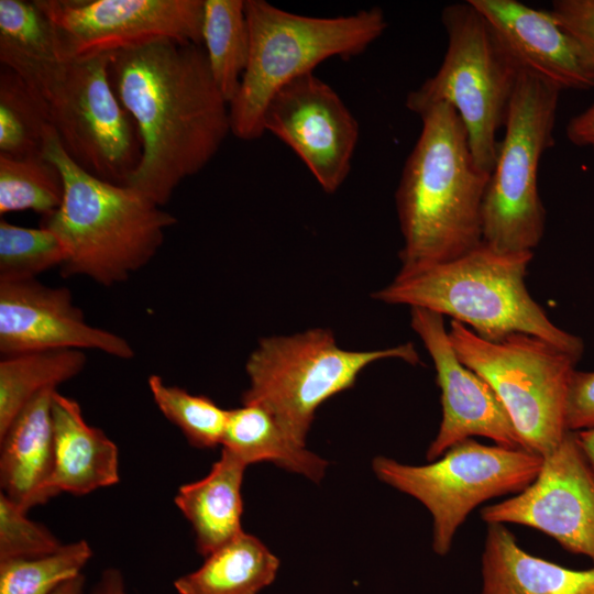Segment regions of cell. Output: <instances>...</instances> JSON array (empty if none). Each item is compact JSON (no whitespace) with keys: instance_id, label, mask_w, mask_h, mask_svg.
<instances>
[{"instance_id":"obj_1","label":"cell","mask_w":594,"mask_h":594,"mask_svg":"<svg viewBox=\"0 0 594 594\" xmlns=\"http://www.w3.org/2000/svg\"><path fill=\"white\" fill-rule=\"evenodd\" d=\"M109 77L142 147L125 186L162 207L218 153L231 132L229 103L199 44L167 40L113 53Z\"/></svg>"},{"instance_id":"obj_2","label":"cell","mask_w":594,"mask_h":594,"mask_svg":"<svg viewBox=\"0 0 594 594\" xmlns=\"http://www.w3.org/2000/svg\"><path fill=\"white\" fill-rule=\"evenodd\" d=\"M417 116L421 131L395 194L404 240L399 272L449 262L483 242L482 204L490 174L476 165L460 116L448 103Z\"/></svg>"},{"instance_id":"obj_3","label":"cell","mask_w":594,"mask_h":594,"mask_svg":"<svg viewBox=\"0 0 594 594\" xmlns=\"http://www.w3.org/2000/svg\"><path fill=\"white\" fill-rule=\"evenodd\" d=\"M43 154L64 179L61 207L42 220L67 248L62 275L85 276L110 287L147 265L176 218L141 191L82 169L64 150L52 125L44 133Z\"/></svg>"},{"instance_id":"obj_4","label":"cell","mask_w":594,"mask_h":594,"mask_svg":"<svg viewBox=\"0 0 594 594\" xmlns=\"http://www.w3.org/2000/svg\"><path fill=\"white\" fill-rule=\"evenodd\" d=\"M532 257L534 252H502L482 242L449 262L398 272L373 298L450 316L488 341L515 332L536 336L580 360L583 340L556 326L527 289Z\"/></svg>"},{"instance_id":"obj_5","label":"cell","mask_w":594,"mask_h":594,"mask_svg":"<svg viewBox=\"0 0 594 594\" xmlns=\"http://www.w3.org/2000/svg\"><path fill=\"white\" fill-rule=\"evenodd\" d=\"M111 54L41 58L0 38V61L18 73L44 107L69 157L89 174L127 185L141 158L136 127L109 77Z\"/></svg>"},{"instance_id":"obj_6","label":"cell","mask_w":594,"mask_h":594,"mask_svg":"<svg viewBox=\"0 0 594 594\" xmlns=\"http://www.w3.org/2000/svg\"><path fill=\"white\" fill-rule=\"evenodd\" d=\"M250 55L240 88L229 105L231 133L251 141L264 133L273 96L323 61L363 53L386 30L378 7L332 18L301 15L265 0H245Z\"/></svg>"},{"instance_id":"obj_7","label":"cell","mask_w":594,"mask_h":594,"mask_svg":"<svg viewBox=\"0 0 594 594\" xmlns=\"http://www.w3.org/2000/svg\"><path fill=\"white\" fill-rule=\"evenodd\" d=\"M441 21L448 40L442 63L405 103L416 114L450 105L465 127L476 165L491 174L520 69L470 0L444 7Z\"/></svg>"},{"instance_id":"obj_8","label":"cell","mask_w":594,"mask_h":594,"mask_svg":"<svg viewBox=\"0 0 594 594\" xmlns=\"http://www.w3.org/2000/svg\"><path fill=\"white\" fill-rule=\"evenodd\" d=\"M385 359L420 362L411 342L346 350L338 345L331 330L322 328L262 338L245 363L249 387L241 400L266 409L295 441L306 446L319 406L351 388L370 364Z\"/></svg>"},{"instance_id":"obj_9","label":"cell","mask_w":594,"mask_h":594,"mask_svg":"<svg viewBox=\"0 0 594 594\" xmlns=\"http://www.w3.org/2000/svg\"><path fill=\"white\" fill-rule=\"evenodd\" d=\"M561 91L520 70L482 204L483 242L502 252H534L546 228L538 190L542 155L554 145Z\"/></svg>"},{"instance_id":"obj_10","label":"cell","mask_w":594,"mask_h":594,"mask_svg":"<svg viewBox=\"0 0 594 594\" xmlns=\"http://www.w3.org/2000/svg\"><path fill=\"white\" fill-rule=\"evenodd\" d=\"M448 332L459 360L503 403L525 449L543 457L557 448L569 432L566 398L579 359L527 333L488 341L455 320Z\"/></svg>"},{"instance_id":"obj_11","label":"cell","mask_w":594,"mask_h":594,"mask_svg":"<svg viewBox=\"0 0 594 594\" xmlns=\"http://www.w3.org/2000/svg\"><path fill=\"white\" fill-rule=\"evenodd\" d=\"M542 461L526 449L487 446L469 438L428 464L409 465L378 455L372 469L380 481L428 509L432 549L446 556L473 509L488 499L524 491L537 477Z\"/></svg>"},{"instance_id":"obj_12","label":"cell","mask_w":594,"mask_h":594,"mask_svg":"<svg viewBox=\"0 0 594 594\" xmlns=\"http://www.w3.org/2000/svg\"><path fill=\"white\" fill-rule=\"evenodd\" d=\"M65 58L113 54L160 41L202 45L204 0H35Z\"/></svg>"},{"instance_id":"obj_13","label":"cell","mask_w":594,"mask_h":594,"mask_svg":"<svg viewBox=\"0 0 594 594\" xmlns=\"http://www.w3.org/2000/svg\"><path fill=\"white\" fill-rule=\"evenodd\" d=\"M542 458L530 485L485 506L481 518L486 524H518L540 530L594 564V471L571 431Z\"/></svg>"},{"instance_id":"obj_14","label":"cell","mask_w":594,"mask_h":594,"mask_svg":"<svg viewBox=\"0 0 594 594\" xmlns=\"http://www.w3.org/2000/svg\"><path fill=\"white\" fill-rule=\"evenodd\" d=\"M264 130L300 157L326 193L337 191L350 174L359 123L339 95L314 73L273 96Z\"/></svg>"},{"instance_id":"obj_15","label":"cell","mask_w":594,"mask_h":594,"mask_svg":"<svg viewBox=\"0 0 594 594\" xmlns=\"http://www.w3.org/2000/svg\"><path fill=\"white\" fill-rule=\"evenodd\" d=\"M410 326L424 342L441 391L442 420L427 450L429 462L472 437H485L495 444L525 449L503 403L475 372L458 358L443 322L435 311L411 307Z\"/></svg>"},{"instance_id":"obj_16","label":"cell","mask_w":594,"mask_h":594,"mask_svg":"<svg viewBox=\"0 0 594 594\" xmlns=\"http://www.w3.org/2000/svg\"><path fill=\"white\" fill-rule=\"evenodd\" d=\"M54 350H97L129 360V341L94 327L85 319L68 288L37 279L0 283L1 356Z\"/></svg>"},{"instance_id":"obj_17","label":"cell","mask_w":594,"mask_h":594,"mask_svg":"<svg viewBox=\"0 0 594 594\" xmlns=\"http://www.w3.org/2000/svg\"><path fill=\"white\" fill-rule=\"evenodd\" d=\"M520 70L562 90L594 88V67L549 11L517 0H470Z\"/></svg>"},{"instance_id":"obj_18","label":"cell","mask_w":594,"mask_h":594,"mask_svg":"<svg viewBox=\"0 0 594 594\" xmlns=\"http://www.w3.org/2000/svg\"><path fill=\"white\" fill-rule=\"evenodd\" d=\"M48 388L33 397L0 436V485L11 501L29 510L56 496L53 395Z\"/></svg>"},{"instance_id":"obj_19","label":"cell","mask_w":594,"mask_h":594,"mask_svg":"<svg viewBox=\"0 0 594 594\" xmlns=\"http://www.w3.org/2000/svg\"><path fill=\"white\" fill-rule=\"evenodd\" d=\"M55 494L85 495L120 481L119 451L106 433L88 425L79 404L57 391L52 400Z\"/></svg>"},{"instance_id":"obj_20","label":"cell","mask_w":594,"mask_h":594,"mask_svg":"<svg viewBox=\"0 0 594 594\" xmlns=\"http://www.w3.org/2000/svg\"><path fill=\"white\" fill-rule=\"evenodd\" d=\"M481 594H594V566L573 570L534 557L503 524H487Z\"/></svg>"},{"instance_id":"obj_21","label":"cell","mask_w":594,"mask_h":594,"mask_svg":"<svg viewBox=\"0 0 594 594\" xmlns=\"http://www.w3.org/2000/svg\"><path fill=\"white\" fill-rule=\"evenodd\" d=\"M246 464L222 448L202 479L182 485L174 502L195 532L198 553H209L243 532L241 487Z\"/></svg>"},{"instance_id":"obj_22","label":"cell","mask_w":594,"mask_h":594,"mask_svg":"<svg viewBox=\"0 0 594 594\" xmlns=\"http://www.w3.org/2000/svg\"><path fill=\"white\" fill-rule=\"evenodd\" d=\"M246 465L271 462L315 483L324 476L328 462L295 441L263 407L242 404L228 409V420L221 442Z\"/></svg>"},{"instance_id":"obj_23","label":"cell","mask_w":594,"mask_h":594,"mask_svg":"<svg viewBox=\"0 0 594 594\" xmlns=\"http://www.w3.org/2000/svg\"><path fill=\"white\" fill-rule=\"evenodd\" d=\"M174 582L178 594H258L273 583L278 558L255 536L242 532Z\"/></svg>"},{"instance_id":"obj_24","label":"cell","mask_w":594,"mask_h":594,"mask_svg":"<svg viewBox=\"0 0 594 594\" xmlns=\"http://www.w3.org/2000/svg\"><path fill=\"white\" fill-rule=\"evenodd\" d=\"M81 350L32 352L0 360V436L41 392L77 376L86 366Z\"/></svg>"},{"instance_id":"obj_25","label":"cell","mask_w":594,"mask_h":594,"mask_svg":"<svg viewBox=\"0 0 594 594\" xmlns=\"http://www.w3.org/2000/svg\"><path fill=\"white\" fill-rule=\"evenodd\" d=\"M202 46L212 79L230 105L250 55L245 0H204Z\"/></svg>"},{"instance_id":"obj_26","label":"cell","mask_w":594,"mask_h":594,"mask_svg":"<svg viewBox=\"0 0 594 594\" xmlns=\"http://www.w3.org/2000/svg\"><path fill=\"white\" fill-rule=\"evenodd\" d=\"M64 179L44 154L21 158L0 155V213L32 210L43 218L62 205Z\"/></svg>"},{"instance_id":"obj_27","label":"cell","mask_w":594,"mask_h":594,"mask_svg":"<svg viewBox=\"0 0 594 594\" xmlns=\"http://www.w3.org/2000/svg\"><path fill=\"white\" fill-rule=\"evenodd\" d=\"M50 125L43 105L14 70L0 73V155L21 158L42 154Z\"/></svg>"},{"instance_id":"obj_28","label":"cell","mask_w":594,"mask_h":594,"mask_svg":"<svg viewBox=\"0 0 594 594\" xmlns=\"http://www.w3.org/2000/svg\"><path fill=\"white\" fill-rule=\"evenodd\" d=\"M152 397L167 420L180 429L187 441L198 449H212L221 444L228 409L204 395L167 385L158 375L147 381Z\"/></svg>"},{"instance_id":"obj_29","label":"cell","mask_w":594,"mask_h":594,"mask_svg":"<svg viewBox=\"0 0 594 594\" xmlns=\"http://www.w3.org/2000/svg\"><path fill=\"white\" fill-rule=\"evenodd\" d=\"M91 556L88 542L78 540L41 557L0 561V594H51L81 574Z\"/></svg>"},{"instance_id":"obj_30","label":"cell","mask_w":594,"mask_h":594,"mask_svg":"<svg viewBox=\"0 0 594 594\" xmlns=\"http://www.w3.org/2000/svg\"><path fill=\"white\" fill-rule=\"evenodd\" d=\"M68 251L51 229L25 228L0 220V283L36 277L67 260Z\"/></svg>"},{"instance_id":"obj_31","label":"cell","mask_w":594,"mask_h":594,"mask_svg":"<svg viewBox=\"0 0 594 594\" xmlns=\"http://www.w3.org/2000/svg\"><path fill=\"white\" fill-rule=\"evenodd\" d=\"M0 38L41 58H65L57 29L35 1L0 0Z\"/></svg>"},{"instance_id":"obj_32","label":"cell","mask_w":594,"mask_h":594,"mask_svg":"<svg viewBox=\"0 0 594 594\" xmlns=\"http://www.w3.org/2000/svg\"><path fill=\"white\" fill-rule=\"evenodd\" d=\"M26 513L0 493V561L41 557L62 546L46 527L28 518Z\"/></svg>"},{"instance_id":"obj_33","label":"cell","mask_w":594,"mask_h":594,"mask_svg":"<svg viewBox=\"0 0 594 594\" xmlns=\"http://www.w3.org/2000/svg\"><path fill=\"white\" fill-rule=\"evenodd\" d=\"M549 12L579 42L594 67V0H556Z\"/></svg>"},{"instance_id":"obj_34","label":"cell","mask_w":594,"mask_h":594,"mask_svg":"<svg viewBox=\"0 0 594 594\" xmlns=\"http://www.w3.org/2000/svg\"><path fill=\"white\" fill-rule=\"evenodd\" d=\"M568 431L578 432L594 428V371L576 369L572 373L565 409Z\"/></svg>"},{"instance_id":"obj_35","label":"cell","mask_w":594,"mask_h":594,"mask_svg":"<svg viewBox=\"0 0 594 594\" xmlns=\"http://www.w3.org/2000/svg\"><path fill=\"white\" fill-rule=\"evenodd\" d=\"M566 138L574 145L588 147L594 153V102L570 119Z\"/></svg>"},{"instance_id":"obj_36","label":"cell","mask_w":594,"mask_h":594,"mask_svg":"<svg viewBox=\"0 0 594 594\" xmlns=\"http://www.w3.org/2000/svg\"><path fill=\"white\" fill-rule=\"evenodd\" d=\"M91 594H125L123 578L120 571L116 569L103 571Z\"/></svg>"},{"instance_id":"obj_37","label":"cell","mask_w":594,"mask_h":594,"mask_svg":"<svg viewBox=\"0 0 594 594\" xmlns=\"http://www.w3.org/2000/svg\"><path fill=\"white\" fill-rule=\"evenodd\" d=\"M578 443L594 471V428L574 432Z\"/></svg>"},{"instance_id":"obj_38","label":"cell","mask_w":594,"mask_h":594,"mask_svg":"<svg viewBox=\"0 0 594 594\" xmlns=\"http://www.w3.org/2000/svg\"><path fill=\"white\" fill-rule=\"evenodd\" d=\"M84 584L85 576L82 574H79L59 585L51 594H81Z\"/></svg>"}]
</instances>
